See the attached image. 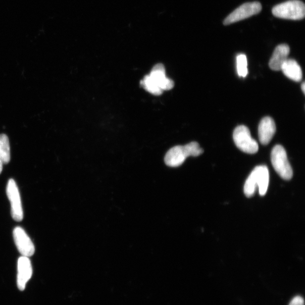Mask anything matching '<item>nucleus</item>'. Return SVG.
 <instances>
[{
	"label": "nucleus",
	"instance_id": "1",
	"mask_svg": "<svg viewBox=\"0 0 305 305\" xmlns=\"http://www.w3.org/2000/svg\"><path fill=\"white\" fill-rule=\"evenodd\" d=\"M269 171L265 165L257 166L246 180L244 192L247 197L255 194L256 189L259 188V193L263 196L268 191L269 184Z\"/></svg>",
	"mask_w": 305,
	"mask_h": 305
},
{
	"label": "nucleus",
	"instance_id": "2",
	"mask_svg": "<svg viewBox=\"0 0 305 305\" xmlns=\"http://www.w3.org/2000/svg\"><path fill=\"white\" fill-rule=\"evenodd\" d=\"M204 150L197 142H191L184 146H175L171 148L165 157L167 165L176 168L182 165L189 156L197 157L202 155Z\"/></svg>",
	"mask_w": 305,
	"mask_h": 305
},
{
	"label": "nucleus",
	"instance_id": "3",
	"mask_svg": "<svg viewBox=\"0 0 305 305\" xmlns=\"http://www.w3.org/2000/svg\"><path fill=\"white\" fill-rule=\"evenodd\" d=\"M273 15L286 20H301L305 16V6L299 0L290 1L280 4L273 8Z\"/></svg>",
	"mask_w": 305,
	"mask_h": 305
},
{
	"label": "nucleus",
	"instance_id": "4",
	"mask_svg": "<svg viewBox=\"0 0 305 305\" xmlns=\"http://www.w3.org/2000/svg\"><path fill=\"white\" fill-rule=\"evenodd\" d=\"M271 160L276 172L281 178L286 180L292 178L293 170L288 161L287 152L282 145H276L273 147Z\"/></svg>",
	"mask_w": 305,
	"mask_h": 305
},
{
	"label": "nucleus",
	"instance_id": "5",
	"mask_svg": "<svg viewBox=\"0 0 305 305\" xmlns=\"http://www.w3.org/2000/svg\"><path fill=\"white\" fill-rule=\"evenodd\" d=\"M233 137L236 146L243 152L255 154L258 151V143L252 139L247 127L242 125L237 127L233 132Z\"/></svg>",
	"mask_w": 305,
	"mask_h": 305
},
{
	"label": "nucleus",
	"instance_id": "6",
	"mask_svg": "<svg viewBox=\"0 0 305 305\" xmlns=\"http://www.w3.org/2000/svg\"><path fill=\"white\" fill-rule=\"evenodd\" d=\"M262 5L259 2L247 3L242 4L230 14L224 21L225 25L239 22L259 13L262 10Z\"/></svg>",
	"mask_w": 305,
	"mask_h": 305
},
{
	"label": "nucleus",
	"instance_id": "7",
	"mask_svg": "<svg viewBox=\"0 0 305 305\" xmlns=\"http://www.w3.org/2000/svg\"><path fill=\"white\" fill-rule=\"evenodd\" d=\"M7 193L11 202L12 216L14 220L21 222L23 218V211L20 193L15 180L13 179L8 181Z\"/></svg>",
	"mask_w": 305,
	"mask_h": 305
},
{
	"label": "nucleus",
	"instance_id": "8",
	"mask_svg": "<svg viewBox=\"0 0 305 305\" xmlns=\"http://www.w3.org/2000/svg\"><path fill=\"white\" fill-rule=\"evenodd\" d=\"M13 237L18 251L23 256L29 257L34 255V244L22 227H17L14 229Z\"/></svg>",
	"mask_w": 305,
	"mask_h": 305
},
{
	"label": "nucleus",
	"instance_id": "9",
	"mask_svg": "<svg viewBox=\"0 0 305 305\" xmlns=\"http://www.w3.org/2000/svg\"><path fill=\"white\" fill-rule=\"evenodd\" d=\"M32 275L31 261L28 257L21 256L18 261L17 285L20 290L25 289Z\"/></svg>",
	"mask_w": 305,
	"mask_h": 305
},
{
	"label": "nucleus",
	"instance_id": "10",
	"mask_svg": "<svg viewBox=\"0 0 305 305\" xmlns=\"http://www.w3.org/2000/svg\"><path fill=\"white\" fill-rule=\"evenodd\" d=\"M276 132V125L273 118L266 117L262 119L259 127V137L262 145L269 144Z\"/></svg>",
	"mask_w": 305,
	"mask_h": 305
},
{
	"label": "nucleus",
	"instance_id": "11",
	"mask_svg": "<svg viewBox=\"0 0 305 305\" xmlns=\"http://www.w3.org/2000/svg\"><path fill=\"white\" fill-rule=\"evenodd\" d=\"M149 75L163 91L173 89L174 87L173 80L166 77L165 66L162 64L156 65Z\"/></svg>",
	"mask_w": 305,
	"mask_h": 305
},
{
	"label": "nucleus",
	"instance_id": "12",
	"mask_svg": "<svg viewBox=\"0 0 305 305\" xmlns=\"http://www.w3.org/2000/svg\"><path fill=\"white\" fill-rule=\"evenodd\" d=\"M289 52V46L287 44H280L276 46L270 61V69L274 71L281 70L284 62L288 59Z\"/></svg>",
	"mask_w": 305,
	"mask_h": 305
},
{
	"label": "nucleus",
	"instance_id": "13",
	"mask_svg": "<svg viewBox=\"0 0 305 305\" xmlns=\"http://www.w3.org/2000/svg\"><path fill=\"white\" fill-rule=\"evenodd\" d=\"M284 74L294 82H299L302 79L301 67L296 61L292 59L286 60L281 68Z\"/></svg>",
	"mask_w": 305,
	"mask_h": 305
},
{
	"label": "nucleus",
	"instance_id": "14",
	"mask_svg": "<svg viewBox=\"0 0 305 305\" xmlns=\"http://www.w3.org/2000/svg\"><path fill=\"white\" fill-rule=\"evenodd\" d=\"M0 159L3 164H8L11 161L10 144L6 134L0 135Z\"/></svg>",
	"mask_w": 305,
	"mask_h": 305
},
{
	"label": "nucleus",
	"instance_id": "15",
	"mask_svg": "<svg viewBox=\"0 0 305 305\" xmlns=\"http://www.w3.org/2000/svg\"><path fill=\"white\" fill-rule=\"evenodd\" d=\"M141 86L146 90V91L155 95H161L163 93L158 85L152 79L149 75L145 76L144 79L141 81Z\"/></svg>",
	"mask_w": 305,
	"mask_h": 305
},
{
	"label": "nucleus",
	"instance_id": "16",
	"mask_svg": "<svg viewBox=\"0 0 305 305\" xmlns=\"http://www.w3.org/2000/svg\"><path fill=\"white\" fill-rule=\"evenodd\" d=\"M236 68L238 75L240 77L245 78L248 74L246 56L244 54L238 55L236 57Z\"/></svg>",
	"mask_w": 305,
	"mask_h": 305
},
{
	"label": "nucleus",
	"instance_id": "17",
	"mask_svg": "<svg viewBox=\"0 0 305 305\" xmlns=\"http://www.w3.org/2000/svg\"><path fill=\"white\" fill-rule=\"evenodd\" d=\"M289 305H304V299L300 295H297L292 299Z\"/></svg>",
	"mask_w": 305,
	"mask_h": 305
},
{
	"label": "nucleus",
	"instance_id": "18",
	"mask_svg": "<svg viewBox=\"0 0 305 305\" xmlns=\"http://www.w3.org/2000/svg\"><path fill=\"white\" fill-rule=\"evenodd\" d=\"M3 163L1 159H0V174H2L3 169Z\"/></svg>",
	"mask_w": 305,
	"mask_h": 305
},
{
	"label": "nucleus",
	"instance_id": "19",
	"mask_svg": "<svg viewBox=\"0 0 305 305\" xmlns=\"http://www.w3.org/2000/svg\"><path fill=\"white\" fill-rule=\"evenodd\" d=\"M301 89L303 93H304L305 91V84L303 82L301 85Z\"/></svg>",
	"mask_w": 305,
	"mask_h": 305
}]
</instances>
